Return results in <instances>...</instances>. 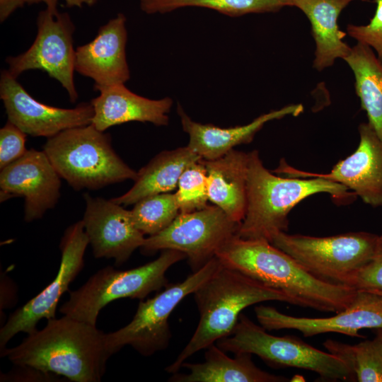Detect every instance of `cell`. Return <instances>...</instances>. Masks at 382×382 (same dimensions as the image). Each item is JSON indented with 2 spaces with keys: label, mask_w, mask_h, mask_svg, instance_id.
<instances>
[{
  "label": "cell",
  "mask_w": 382,
  "mask_h": 382,
  "mask_svg": "<svg viewBox=\"0 0 382 382\" xmlns=\"http://www.w3.org/2000/svg\"><path fill=\"white\" fill-rule=\"evenodd\" d=\"M112 355L106 333L96 325L64 315L47 320L21 344L1 350L15 366L62 376L74 382H99Z\"/></svg>",
  "instance_id": "obj_1"
},
{
  "label": "cell",
  "mask_w": 382,
  "mask_h": 382,
  "mask_svg": "<svg viewBox=\"0 0 382 382\" xmlns=\"http://www.w3.org/2000/svg\"><path fill=\"white\" fill-rule=\"evenodd\" d=\"M221 263L282 291L293 305L337 313L354 299L357 290L318 279L292 257L263 239L233 236L216 253Z\"/></svg>",
  "instance_id": "obj_2"
},
{
  "label": "cell",
  "mask_w": 382,
  "mask_h": 382,
  "mask_svg": "<svg viewBox=\"0 0 382 382\" xmlns=\"http://www.w3.org/2000/svg\"><path fill=\"white\" fill-rule=\"evenodd\" d=\"M334 181L316 178L281 177L268 170L259 152L248 153L247 204L237 236L245 239L273 238L289 228L290 211L303 199L318 193H328L344 199L357 195Z\"/></svg>",
  "instance_id": "obj_3"
},
{
  "label": "cell",
  "mask_w": 382,
  "mask_h": 382,
  "mask_svg": "<svg viewBox=\"0 0 382 382\" xmlns=\"http://www.w3.org/2000/svg\"><path fill=\"white\" fill-rule=\"evenodd\" d=\"M193 294L199 313V323L176 359L165 369L171 374L178 372L195 353L231 335L245 308L268 301L293 305L291 299L282 291L222 264Z\"/></svg>",
  "instance_id": "obj_4"
},
{
  "label": "cell",
  "mask_w": 382,
  "mask_h": 382,
  "mask_svg": "<svg viewBox=\"0 0 382 382\" xmlns=\"http://www.w3.org/2000/svg\"><path fill=\"white\" fill-rule=\"evenodd\" d=\"M42 151L61 178L76 191L98 190L137 177L113 149L110 135L92 124L47 138Z\"/></svg>",
  "instance_id": "obj_5"
},
{
  "label": "cell",
  "mask_w": 382,
  "mask_h": 382,
  "mask_svg": "<svg viewBox=\"0 0 382 382\" xmlns=\"http://www.w3.org/2000/svg\"><path fill=\"white\" fill-rule=\"evenodd\" d=\"M186 255L175 250H163L156 260L141 266L117 270L111 266L102 268L75 291L60 308L61 313L96 325L98 316L109 303L123 298L143 300L150 293L166 286L167 270Z\"/></svg>",
  "instance_id": "obj_6"
},
{
  "label": "cell",
  "mask_w": 382,
  "mask_h": 382,
  "mask_svg": "<svg viewBox=\"0 0 382 382\" xmlns=\"http://www.w3.org/2000/svg\"><path fill=\"white\" fill-rule=\"evenodd\" d=\"M216 344L224 352L255 354L271 366L309 370L325 381H356L346 364L335 355L294 336L272 335L243 313L232 334Z\"/></svg>",
  "instance_id": "obj_7"
},
{
  "label": "cell",
  "mask_w": 382,
  "mask_h": 382,
  "mask_svg": "<svg viewBox=\"0 0 382 382\" xmlns=\"http://www.w3.org/2000/svg\"><path fill=\"white\" fill-rule=\"evenodd\" d=\"M378 236L365 231L325 237L280 232L272 243L318 279L348 286L352 276L373 257Z\"/></svg>",
  "instance_id": "obj_8"
},
{
  "label": "cell",
  "mask_w": 382,
  "mask_h": 382,
  "mask_svg": "<svg viewBox=\"0 0 382 382\" xmlns=\"http://www.w3.org/2000/svg\"><path fill=\"white\" fill-rule=\"evenodd\" d=\"M221 266V262L215 256L184 281L168 284L153 298L140 300L132 320L127 325L106 333L107 344L112 354L126 345L131 346L144 357L166 349L172 335L168 323L170 313Z\"/></svg>",
  "instance_id": "obj_9"
},
{
  "label": "cell",
  "mask_w": 382,
  "mask_h": 382,
  "mask_svg": "<svg viewBox=\"0 0 382 382\" xmlns=\"http://www.w3.org/2000/svg\"><path fill=\"white\" fill-rule=\"evenodd\" d=\"M238 224L216 205L189 213H180L164 230L146 238L144 254L171 249L186 255L192 272L216 256L229 239L237 235Z\"/></svg>",
  "instance_id": "obj_10"
},
{
  "label": "cell",
  "mask_w": 382,
  "mask_h": 382,
  "mask_svg": "<svg viewBox=\"0 0 382 382\" xmlns=\"http://www.w3.org/2000/svg\"><path fill=\"white\" fill-rule=\"evenodd\" d=\"M36 37L25 52L6 59L8 71L17 78L23 72L39 69L59 81L74 103L78 93L74 85L76 50L73 45L74 24L66 13L46 8L37 18Z\"/></svg>",
  "instance_id": "obj_11"
},
{
  "label": "cell",
  "mask_w": 382,
  "mask_h": 382,
  "mask_svg": "<svg viewBox=\"0 0 382 382\" xmlns=\"http://www.w3.org/2000/svg\"><path fill=\"white\" fill-rule=\"evenodd\" d=\"M89 244L82 220L65 230L61 239L60 266L54 280L38 294L10 315L0 330L1 350L20 332L30 334L42 319L55 318L61 296L84 266V254Z\"/></svg>",
  "instance_id": "obj_12"
},
{
  "label": "cell",
  "mask_w": 382,
  "mask_h": 382,
  "mask_svg": "<svg viewBox=\"0 0 382 382\" xmlns=\"http://www.w3.org/2000/svg\"><path fill=\"white\" fill-rule=\"evenodd\" d=\"M358 130L357 149L337 162L330 173L299 170L289 166L284 158L272 172L287 177L325 178L352 190L366 204L382 207V141L368 122L361 123Z\"/></svg>",
  "instance_id": "obj_13"
},
{
  "label": "cell",
  "mask_w": 382,
  "mask_h": 382,
  "mask_svg": "<svg viewBox=\"0 0 382 382\" xmlns=\"http://www.w3.org/2000/svg\"><path fill=\"white\" fill-rule=\"evenodd\" d=\"M0 98L8 121L33 137L50 138L70 128L88 125L94 114L91 103H82L74 108H61L39 102L8 70L1 74Z\"/></svg>",
  "instance_id": "obj_14"
},
{
  "label": "cell",
  "mask_w": 382,
  "mask_h": 382,
  "mask_svg": "<svg viewBox=\"0 0 382 382\" xmlns=\"http://www.w3.org/2000/svg\"><path fill=\"white\" fill-rule=\"evenodd\" d=\"M257 321L267 330L292 329L304 337L337 332L363 337L362 329L382 328V295L357 290L353 301L336 315L326 318L296 317L281 313L271 306L255 307Z\"/></svg>",
  "instance_id": "obj_15"
},
{
  "label": "cell",
  "mask_w": 382,
  "mask_h": 382,
  "mask_svg": "<svg viewBox=\"0 0 382 382\" xmlns=\"http://www.w3.org/2000/svg\"><path fill=\"white\" fill-rule=\"evenodd\" d=\"M61 177L46 154L34 149L1 170L0 200L24 198V220L41 219L60 197Z\"/></svg>",
  "instance_id": "obj_16"
},
{
  "label": "cell",
  "mask_w": 382,
  "mask_h": 382,
  "mask_svg": "<svg viewBox=\"0 0 382 382\" xmlns=\"http://www.w3.org/2000/svg\"><path fill=\"white\" fill-rule=\"evenodd\" d=\"M86 209L82 219L96 258H112L117 267L141 248L146 238L134 225L130 210L110 199L83 194Z\"/></svg>",
  "instance_id": "obj_17"
},
{
  "label": "cell",
  "mask_w": 382,
  "mask_h": 382,
  "mask_svg": "<svg viewBox=\"0 0 382 382\" xmlns=\"http://www.w3.org/2000/svg\"><path fill=\"white\" fill-rule=\"evenodd\" d=\"M125 23V15L117 14L100 28L92 41L76 50L75 71L93 79L95 89L129 79Z\"/></svg>",
  "instance_id": "obj_18"
},
{
  "label": "cell",
  "mask_w": 382,
  "mask_h": 382,
  "mask_svg": "<svg viewBox=\"0 0 382 382\" xmlns=\"http://www.w3.org/2000/svg\"><path fill=\"white\" fill-rule=\"evenodd\" d=\"M96 90L100 94L91 102L94 111L91 124L100 131L133 121L151 122L156 126L168 124V113L173 105L169 97L149 99L132 92L125 83Z\"/></svg>",
  "instance_id": "obj_19"
},
{
  "label": "cell",
  "mask_w": 382,
  "mask_h": 382,
  "mask_svg": "<svg viewBox=\"0 0 382 382\" xmlns=\"http://www.w3.org/2000/svg\"><path fill=\"white\" fill-rule=\"evenodd\" d=\"M177 111L183 130L189 136L187 146L204 160L218 158L236 146L253 141L256 133L268 122L287 115L298 116L303 111L301 104H291L263 114L251 122L233 127H220L192 120L178 104Z\"/></svg>",
  "instance_id": "obj_20"
},
{
  "label": "cell",
  "mask_w": 382,
  "mask_h": 382,
  "mask_svg": "<svg viewBox=\"0 0 382 382\" xmlns=\"http://www.w3.org/2000/svg\"><path fill=\"white\" fill-rule=\"evenodd\" d=\"M202 161L207 173L209 200L241 224L247 204L248 153L233 149L218 158Z\"/></svg>",
  "instance_id": "obj_21"
},
{
  "label": "cell",
  "mask_w": 382,
  "mask_h": 382,
  "mask_svg": "<svg viewBox=\"0 0 382 382\" xmlns=\"http://www.w3.org/2000/svg\"><path fill=\"white\" fill-rule=\"evenodd\" d=\"M308 18L316 50L313 66L318 71L334 64L337 58L344 59L351 52L343 41L346 33L337 23L342 11L355 0H291Z\"/></svg>",
  "instance_id": "obj_22"
},
{
  "label": "cell",
  "mask_w": 382,
  "mask_h": 382,
  "mask_svg": "<svg viewBox=\"0 0 382 382\" xmlns=\"http://www.w3.org/2000/svg\"><path fill=\"white\" fill-rule=\"evenodd\" d=\"M202 363L184 362L187 374H172V382H286L288 378L274 375L258 368L250 353H237L231 358L216 344L208 347Z\"/></svg>",
  "instance_id": "obj_23"
},
{
  "label": "cell",
  "mask_w": 382,
  "mask_h": 382,
  "mask_svg": "<svg viewBox=\"0 0 382 382\" xmlns=\"http://www.w3.org/2000/svg\"><path fill=\"white\" fill-rule=\"evenodd\" d=\"M201 159L187 146L163 151L137 172L134 183L128 191L111 200L127 206L134 204L149 196L170 192L178 187L183 171Z\"/></svg>",
  "instance_id": "obj_24"
},
{
  "label": "cell",
  "mask_w": 382,
  "mask_h": 382,
  "mask_svg": "<svg viewBox=\"0 0 382 382\" xmlns=\"http://www.w3.org/2000/svg\"><path fill=\"white\" fill-rule=\"evenodd\" d=\"M354 76V88L368 123L382 141V64L374 50L359 43L344 59Z\"/></svg>",
  "instance_id": "obj_25"
},
{
  "label": "cell",
  "mask_w": 382,
  "mask_h": 382,
  "mask_svg": "<svg viewBox=\"0 0 382 382\" xmlns=\"http://www.w3.org/2000/svg\"><path fill=\"white\" fill-rule=\"evenodd\" d=\"M139 6L147 14L166 13L185 7H202L229 16L277 12L292 6L291 0H140Z\"/></svg>",
  "instance_id": "obj_26"
},
{
  "label": "cell",
  "mask_w": 382,
  "mask_h": 382,
  "mask_svg": "<svg viewBox=\"0 0 382 382\" xmlns=\"http://www.w3.org/2000/svg\"><path fill=\"white\" fill-rule=\"evenodd\" d=\"M323 346L346 364L357 381L382 382V354L372 340L351 345L328 339Z\"/></svg>",
  "instance_id": "obj_27"
},
{
  "label": "cell",
  "mask_w": 382,
  "mask_h": 382,
  "mask_svg": "<svg viewBox=\"0 0 382 382\" xmlns=\"http://www.w3.org/2000/svg\"><path fill=\"white\" fill-rule=\"evenodd\" d=\"M135 226L144 235H155L167 228L180 214L175 193L146 197L130 210Z\"/></svg>",
  "instance_id": "obj_28"
},
{
  "label": "cell",
  "mask_w": 382,
  "mask_h": 382,
  "mask_svg": "<svg viewBox=\"0 0 382 382\" xmlns=\"http://www.w3.org/2000/svg\"><path fill=\"white\" fill-rule=\"evenodd\" d=\"M175 192L180 213H189L208 206V180L202 159L189 166L180 175Z\"/></svg>",
  "instance_id": "obj_29"
},
{
  "label": "cell",
  "mask_w": 382,
  "mask_h": 382,
  "mask_svg": "<svg viewBox=\"0 0 382 382\" xmlns=\"http://www.w3.org/2000/svg\"><path fill=\"white\" fill-rule=\"evenodd\" d=\"M376 8L373 18L366 25L349 24L347 33L357 42L374 50L382 64V0H375Z\"/></svg>",
  "instance_id": "obj_30"
},
{
  "label": "cell",
  "mask_w": 382,
  "mask_h": 382,
  "mask_svg": "<svg viewBox=\"0 0 382 382\" xmlns=\"http://www.w3.org/2000/svg\"><path fill=\"white\" fill-rule=\"evenodd\" d=\"M26 134L8 121L0 129V169L22 157L25 148Z\"/></svg>",
  "instance_id": "obj_31"
},
{
  "label": "cell",
  "mask_w": 382,
  "mask_h": 382,
  "mask_svg": "<svg viewBox=\"0 0 382 382\" xmlns=\"http://www.w3.org/2000/svg\"><path fill=\"white\" fill-rule=\"evenodd\" d=\"M348 286L357 290L382 291V235L378 236L373 257L352 276Z\"/></svg>",
  "instance_id": "obj_32"
},
{
  "label": "cell",
  "mask_w": 382,
  "mask_h": 382,
  "mask_svg": "<svg viewBox=\"0 0 382 382\" xmlns=\"http://www.w3.org/2000/svg\"><path fill=\"white\" fill-rule=\"evenodd\" d=\"M17 368L7 374H1V381H59L58 376L29 366Z\"/></svg>",
  "instance_id": "obj_33"
},
{
  "label": "cell",
  "mask_w": 382,
  "mask_h": 382,
  "mask_svg": "<svg viewBox=\"0 0 382 382\" xmlns=\"http://www.w3.org/2000/svg\"><path fill=\"white\" fill-rule=\"evenodd\" d=\"M24 4V0H0V21L4 22Z\"/></svg>",
  "instance_id": "obj_34"
},
{
  "label": "cell",
  "mask_w": 382,
  "mask_h": 382,
  "mask_svg": "<svg viewBox=\"0 0 382 382\" xmlns=\"http://www.w3.org/2000/svg\"><path fill=\"white\" fill-rule=\"evenodd\" d=\"M25 4H33L43 2L46 4L47 9L57 11V4L58 0H24Z\"/></svg>",
  "instance_id": "obj_35"
},
{
  "label": "cell",
  "mask_w": 382,
  "mask_h": 382,
  "mask_svg": "<svg viewBox=\"0 0 382 382\" xmlns=\"http://www.w3.org/2000/svg\"><path fill=\"white\" fill-rule=\"evenodd\" d=\"M67 6L81 7L83 4L92 6L96 3L98 0H64Z\"/></svg>",
  "instance_id": "obj_36"
},
{
  "label": "cell",
  "mask_w": 382,
  "mask_h": 382,
  "mask_svg": "<svg viewBox=\"0 0 382 382\" xmlns=\"http://www.w3.org/2000/svg\"><path fill=\"white\" fill-rule=\"evenodd\" d=\"M372 341L377 349L382 354V328L376 329V336Z\"/></svg>",
  "instance_id": "obj_37"
},
{
  "label": "cell",
  "mask_w": 382,
  "mask_h": 382,
  "mask_svg": "<svg viewBox=\"0 0 382 382\" xmlns=\"http://www.w3.org/2000/svg\"><path fill=\"white\" fill-rule=\"evenodd\" d=\"M366 291H372V292H374V293H376V294H378L382 295V291H381V290H378V289H371V290H366Z\"/></svg>",
  "instance_id": "obj_38"
}]
</instances>
